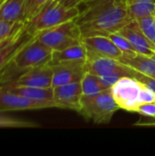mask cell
Wrapping results in <instances>:
<instances>
[{
	"mask_svg": "<svg viewBox=\"0 0 155 156\" xmlns=\"http://www.w3.org/2000/svg\"><path fill=\"white\" fill-rule=\"evenodd\" d=\"M75 19L81 37L116 33L132 19L123 0H87Z\"/></svg>",
	"mask_w": 155,
	"mask_h": 156,
	"instance_id": "cell-1",
	"label": "cell"
},
{
	"mask_svg": "<svg viewBox=\"0 0 155 156\" xmlns=\"http://www.w3.org/2000/svg\"><path fill=\"white\" fill-rule=\"evenodd\" d=\"M79 8H68L61 2L49 0L31 19L25 22V31L32 36L45 29L76 19Z\"/></svg>",
	"mask_w": 155,
	"mask_h": 156,
	"instance_id": "cell-2",
	"label": "cell"
},
{
	"mask_svg": "<svg viewBox=\"0 0 155 156\" xmlns=\"http://www.w3.org/2000/svg\"><path fill=\"white\" fill-rule=\"evenodd\" d=\"M119 109L111 90L108 89L96 94H82L79 113L88 122L107 124Z\"/></svg>",
	"mask_w": 155,
	"mask_h": 156,
	"instance_id": "cell-3",
	"label": "cell"
},
{
	"mask_svg": "<svg viewBox=\"0 0 155 156\" xmlns=\"http://www.w3.org/2000/svg\"><path fill=\"white\" fill-rule=\"evenodd\" d=\"M35 37L53 51L62 50L82 42L81 33L75 19L40 31Z\"/></svg>",
	"mask_w": 155,
	"mask_h": 156,
	"instance_id": "cell-4",
	"label": "cell"
},
{
	"mask_svg": "<svg viewBox=\"0 0 155 156\" xmlns=\"http://www.w3.org/2000/svg\"><path fill=\"white\" fill-rule=\"evenodd\" d=\"M53 50L41 43L34 36L16 53L10 65L19 70H26L31 68L49 64L52 59Z\"/></svg>",
	"mask_w": 155,
	"mask_h": 156,
	"instance_id": "cell-5",
	"label": "cell"
},
{
	"mask_svg": "<svg viewBox=\"0 0 155 156\" xmlns=\"http://www.w3.org/2000/svg\"><path fill=\"white\" fill-rule=\"evenodd\" d=\"M145 83L136 78L125 76L119 79L111 88V94L120 109L134 112L143 103V90Z\"/></svg>",
	"mask_w": 155,
	"mask_h": 156,
	"instance_id": "cell-6",
	"label": "cell"
},
{
	"mask_svg": "<svg viewBox=\"0 0 155 156\" xmlns=\"http://www.w3.org/2000/svg\"><path fill=\"white\" fill-rule=\"evenodd\" d=\"M58 108L55 101H35L11 92L0 86V112Z\"/></svg>",
	"mask_w": 155,
	"mask_h": 156,
	"instance_id": "cell-7",
	"label": "cell"
},
{
	"mask_svg": "<svg viewBox=\"0 0 155 156\" xmlns=\"http://www.w3.org/2000/svg\"><path fill=\"white\" fill-rule=\"evenodd\" d=\"M87 50V60L98 58H112L119 59L122 51L107 36H92L82 38Z\"/></svg>",
	"mask_w": 155,
	"mask_h": 156,
	"instance_id": "cell-8",
	"label": "cell"
},
{
	"mask_svg": "<svg viewBox=\"0 0 155 156\" xmlns=\"http://www.w3.org/2000/svg\"><path fill=\"white\" fill-rule=\"evenodd\" d=\"M53 69L52 87L80 82L86 74V61H69L51 65Z\"/></svg>",
	"mask_w": 155,
	"mask_h": 156,
	"instance_id": "cell-9",
	"label": "cell"
},
{
	"mask_svg": "<svg viewBox=\"0 0 155 156\" xmlns=\"http://www.w3.org/2000/svg\"><path fill=\"white\" fill-rule=\"evenodd\" d=\"M54 89V101L60 109H69L79 112L82 89L80 82L60 85Z\"/></svg>",
	"mask_w": 155,
	"mask_h": 156,
	"instance_id": "cell-10",
	"label": "cell"
},
{
	"mask_svg": "<svg viewBox=\"0 0 155 156\" xmlns=\"http://www.w3.org/2000/svg\"><path fill=\"white\" fill-rule=\"evenodd\" d=\"M52 66L50 64H46L25 70L16 80L11 83L37 88H48L52 87Z\"/></svg>",
	"mask_w": 155,
	"mask_h": 156,
	"instance_id": "cell-11",
	"label": "cell"
},
{
	"mask_svg": "<svg viewBox=\"0 0 155 156\" xmlns=\"http://www.w3.org/2000/svg\"><path fill=\"white\" fill-rule=\"evenodd\" d=\"M118 33L127 38L133 45L137 52L148 57H153L155 55L154 44L144 35L135 19L130 21Z\"/></svg>",
	"mask_w": 155,
	"mask_h": 156,
	"instance_id": "cell-12",
	"label": "cell"
},
{
	"mask_svg": "<svg viewBox=\"0 0 155 156\" xmlns=\"http://www.w3.org/2000/svg\"><path fill=\"white\" fill-rule=\"evenodd\" d=\"M34 36L27 34L24 28L0 44V72L11 61L20 48L27 43Z\"/></svg>",
	"mask_w": 155,
	"mask_h": 156,
	"instance_id": "cell-13",
	"label": "cell"
},
{
	"mask_svg": "<svg viewBox=\"0 0 155 156\" xmlns=\"http://www.w3.org/2000/svg\"><path fill=\"white\" fill-rule=\"evenodd\" d=\"M119 60L143 75L155 78V55L148 57L136 51H128L122 52Z\"/></svg>",
	"mask_w": 155,
	"mask_h": 156,
	"instance_id": "cell-14",
	"label": "cell"
},
{
	"mask_svg": "<svg viewBox=\"0 0 155 156\" xmlns=\"http://www.w3.org/2000/svg\"><path fill=\"white\" fill-rule=\"evenodd\" d=\"M0 86H2L3 88H5V90L11 92L19 94L21 96L29 98L31 100L41 101H55L53 87L37 88V87L17 85L15 83H7V84H3Z\"/></svg>",
	"mask_w": 155,
	"mask_h": 156,
	"instance_id": "cell-15",
	"label": "cell"
},
{
	"mask_svg": "<svg viewBox=\"0 0 155 156\" xmlns=\"http://www.w3.org/2000/svg\"><path fill=\"white\" fill-rule=\"evenodd\" d=\"M126 67L119 59L112 58H98L86 61L87 72L97 76H104L118 70H122Z\"/></svg>",
	"mask_w": 155,
	"mask_h": 156,
	"instance_id": "cell-16",
	"label": "cell"
},
{
	"mask_svg": "<svg viewBox=\"0 0 155 156\" xmlns=\"http://www.w3.org/2000/svg\"><path fill=\"white\" fill-rule=\"evenodd\" d=\"M69 61H87V50L83 42L62 50H54L49 64L54 65Z\"/></svg>",
	"mask_w": 155,
	"mask_h": 156,
	"instance_id": "cell-17",
	"label": "cell"
},
{
	"mask_svg": "<svg viewBox=\"0 0 155 156\" xmlns=\"http://www.w3.org/2000/svg\"><path fill=\"white\" fill-rule=\"evenodd\" d=\"M25 1L26 0H3L0 3V20L24 22Z\"/></svg>",
	"mask_w": 155,
	"mask_h": 156,
	"instance_id": "cell-18",
	"label": "cell"
},
{
	"mask_svg": "<svg viewBox=\"0 0 155 156\" xmlns=\"http://www.w3.org/2000/svg\"><path fill=\"white\" fill-rule=\"evenodd\" d=\"M131 18L137 19L153 15L155 10V0H123Z\"/></svg>",
	"mask_w": 155,
	"mask_h": 156,
	"instance_id": "cell-19",
	"label": "cell"
},
{
	"mask_svg": "<svg viewBox=\"0 0 155 156\" xmlns=\"http://www.w3.org/2000/svg\"><path fill=\"white\" fill-rule=\"evenodd\" d=\"M80 84L83 95L96 94L108 90V88L103 84L100 76L94 75L90 72H86L80 81Z\"/></svg>",
	"mask_w": 155,
	"mask_h": 156,
	"instance_id": "cell-20",
	"label": "cell"
},
{
	"mask_svg": "<svg viewBox=\"0 0 155 156\" xmlns=\"http://www.w3.org/2000/svg\"><path fill=\"white\" fill-rule=\"evenodd\" d=\"M37 122L0 114V128H37Z\"/></svg>",
	"mask_w": 155,
	"mask_h": 156,
	"instance_id": "cell-21",
	"label": "cell"
},
{
	"mask_svg": "<svg viewBox=\"0 0 155 156\" xmlns=\"http://www.w3.org/2000/svg\"><path fill=\"white\" fill-rule=\"evenodd\" d=\"M25 28V22H9L0 20V41L5 40Z\"/></svg>",
	"mask_w": 155,
	"mask_h": 156,
	"instance_id": "cell-22",
	"label": "cell"
},
{
	"mask_svg": "<svg viewBox=\"0 0 155 156\" xmlns=\"http://www.w3.org/2000/svg\"><path fill=\"white\" fill-rule=\"evenodd\" d=\"M144 35L153 43L155 40V22L153 16L149 15L135 19Z\"/></svg>",
	"mask_w": 155,
	"mask_h": 156,
	"instance_id": "cell-23",
	"label": "cell"
},
{
	"mask_svg": "<svg viewBox=\"0 0 155 156\" xmlns=\"http://www.w3.org/2000/svg\"><path fill=\"white\" fill-rule=\"evenodd\" d=\"M49 0H26L24 6V22L31 19Z\"/></svg>",
	"mask_w": 155,
	"mask_h": 156,
	"instance_id": "cell-24",
	"label": "cell"
},
{
	"mask_svg": "<svg viewBox=\"0 0 155 156\" xmlns=\"http://www.w3.org/2000/svg\"><path fill=\"white\" fill-rule=\"evenodd\" d=\"M107 37H109L113 43L122 51V52H128V51H136L135 48L133 47V45L127 39L125 38L122 35H121L120 33L116 32V33H111L110 35H108ZM137 52V51H136Z\"/></svg>",
	"mask_w": 155,
	"mask_h": 156,
	"instance_id": "cell-25",
	"label": "cell"
},
{
	"mask_svg": "<svg viewBox=\"0 0 155 156\" xmlns=\"http://www.w3.org/2000/svg\"><path fill=\"white\" fill-rule=\"evenodd\" d=\"M134 113H139L144 117L155 119V101L140 104L136 108Z\"/></svg>",
	"mask_w": 155,
	"mask_h": 156,
	"instance_id": "cell-26",
	"label": "cell"
},
{
	"mask_svg": "<svg viewBox=\"0 0 155 156\" xmlns=\"http://www.w3.org/2000/svg\"><path fill=\"white\" fill-rule=\"evenodd\" d=\"M134 126H141V127H155V119L148 118L146 119H141L137 122L133 124Z\"/></svg>",
	"mask_w": 155,
	"mask_h": 156,
	"instance_id": "cell-27",
	"label": "cell"
},
{
	"mask_svg": "<svg viewBox=\"0 0 155 156\" xmlns=\"http://www.w3.org/2000/svg\"><path fill=\"white\" fill-rule=\"evenodd\" d=\"M87 0H61L60 2L68 8H73V7H79L80 5H82Z\"/></svg>",
	"mask_w": 155,
	"mask_h": 156,
	"instance_id": "cell-28",
	"label": "cell"
},
{
	"mask_svg": "<svg viewBox=\"0 0 155 156\" xmlns=\"http://www.w3.org/2000/svg\"><path fill=\"white\" fill-rule=\"evenodd\" d=\"M153 18H154V22H155V10H154V12H153Z\"/></svg>",
	"mask_w": 155,
	"mask_h": 156,
	"instance_id": "cell-29",
	"label": "cell"
},
{
	"mask_svg": "<svg viewBox=\"0 0 155 156\" xmlns=\"http://www.w3.org/2000/svg\"><path fill=\"white\" fill-rule=\"evenodd\" d=\"M3 41H5V40H3ZM3 41H0V44H1V43H2V42H3Z\"/></svg>",
	"mask_w": 155,
	"mask_h": 156,
	"instance_id": "cell-30",
	"label": "cell"
},
{
	"mask_svg": "<svg viewBox=\"0 0 155 156\" xmlns=\"http://www.w3.org/2000/svg\"><path fill=\"white\" fill-rule=\"evenodd\" d=\"M153 44H154V46H155V40H154V42H153Z\"/></svg>",
	"mask_w": 155,
	"mask_h": 156,
	"instance_id": "cell-31",
	"label": "cell"
},
{
	"mask_svg": "<svg viewBox=\"0 0 155 156\" xmlns=\"http://www.w3.org/2000/svg\"><path fill=\"white\" fill-rule=\"evenodd\" d=\"M57 1H59V2H60V1H61V0H57Z\"/></svg>",
	"mask_w": 155,
	"mask_h": 156,
	"instance_id": "cell-32",
	"label": "cell"
},
{
	"mask_svg": "<svg viewBox=\"0 0 155 156\" xmlns=\"http://www.w3.org/2000/svg\"><path fill=\"white\" fill-rule=\"evenodd\" d=\"M2 1H3V0H0V3H1V2H2Z\"/></svg>",
	"mask_w": 155,
	"mask_h": 156,
	"instance_id": "cell-33",
	"label": "cell"
}]
</instances>
